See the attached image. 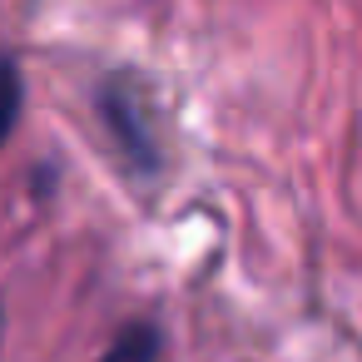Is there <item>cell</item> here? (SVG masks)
Returning a JSON list of instances; mask_svg holds the SVG:
<instances>
[{"label":"cell","instance_id":"7a4b0ae2","mask_svg":"<svg viewBox=\"0 0 362 362\" xmlns=\"http://www.w3.org/2000/svg\"><path fill=\"white\" fill-rule=\"evenodd\" d=\"M159 347H164V337L154 322H129L100 362H159Z\"/></svg>","mask_w":362,"mask_h":362},{"label":"cell","instance_id":"3957f363","mask_svg":"<svg viewBox=\"0 0 362 362\" xmlns=\"http://www.w3.org/2000/svg\"><path fill=\"white\" fill-rule=\"evenodd\" d=\"M21 105H25V85H21V70L11 60H0V144L16 134V119H21Z\"/></svg>","mask_w":362,"mask_h":362},{"label":"cell","instance_id":"277c9868","mask_svg":"<svg viewBox=\"0 0 362 362\" xmlns=\"http://www.w3.org/2000/svg\"><path fill=\"white\" fill-rule=\"evenodd\" d=\"M0 332H6V308H0Z\"/></svg>","mask_w":362,"mask_h":362},{"label":"cell","instance_id":"6da1fadb","mask_svg":"<svg viewBox=\"0 0 362 362\" xmlns=\"http://www.w3.org/2000/svg\"><path fill=\"white\" fill-rule=\"evenodd\" d=\"M100 119L115 134V149H119V159L134 174H154L159 169L154 119H149V105H144V95H139V85L129 75H115V80L100 85Z\"/></svg>","mask_w":362,"mask_h":362}]
</instances>
